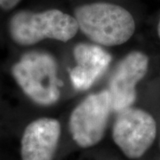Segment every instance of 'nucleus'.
<instances>
[{
    "mask_svg": "<svg viewBox=\"0 0 160 160\" xmlns=\"http://www.w3.org/2000/svg\"><path fill=\"white\" fill-rule=\"evenodd\" d=\"M149 57L142 51H132L116 65L109 80L112 109L115 112L133 106L137 99V86L146 77Z\"/></svg>",
    "mask_w": 160,
    "mask_h": 160,
    "instance_id": "423d86ee",
    "label": "nucleus"
},
{
    "mask_svg": "<svg viewBox=\"0 0 160 160\" xmlns=\"http://www.w3.org/2000/svg\"><path fill=\"white\" fill-rule=\"evenodd\" d=\"M21 0H0V8L3 10H11L17 6Z\"/></svg>",
    "mask_w": 160,
    "mask_h": 160,
    "instance_id": "1a4fd4ad",
    "label": "nucleus"
},
{
    "mask_svg": "<svg viewBox=\"0 0 160 160\" xmlns=\"http://www.w3.org/2000/svg\"><path fill=\"white\" fill-rule=\"evenodd\" d=\"M74 17L78 29L93 44L101 46H121L135 33L134 18L123 6L97 2L77 7Z\"/></svg>",
    "mask_w": 160,
    "mask_h": 160,
    "instance_id": "f257e3e1",
    "label": "nucleus"
},
{
    "mask_svg": "<svg viewBox=\"0 0 160 160\" xmlns=\"http://www.w3.org/2000/svg\"><path fill=\"white\" fill-rule=\"evenodd\" d=\"M158 133L157 121L149 111L132 106L117 113L112 139L121 152L130 159H138L153 145Z\"/></svg>",
    "mask_w": 160,
    "mask_h": 160,
    "instance_id": "39448f33",
    "label": "nucleus"
},
{
    "mask_svg": "<svg viewBox=\"0 0 160 160\" xmlns=\"http://www.w3.org/2000/svg\"><path fill=\"white\" fill-rule=\"evenodd\" d=\"M11 73L24 94L38 105L50 106L61 97L57 64L48 52H26L12 66Z\"/></svg>",
    "mask_w": 160,
    "mask_h": 160,
    "instance_id": "7ed1b4c3",
    "label": "nucleus"
},
{
    "mask_svg": "<svg viewBox=\"0 0 160 160\" xmlns=\"http://www.w3.org/2000/svg\"><path fill=\"white\" fill-rule=\"evenodd\" d=\"M113 111L108 89L92 92L80 102L69 118V133L82 149L96 146L102 141Z\"/></svg>",
    "mask_w": 160,
    "mask_h": 160,
    "instance_id": "20e7f679",
    "label": "nucleus"
},
{
    "mask_svg": "<svg viewBox=\"0 0 160 160\" xmlns=\"http://www.w3.org/2000/svg\"><path fill=\"white\" fill-rule=\"evenodd\" d=\"M8 29L12 40L22 46H33L46 39L68 42L79 31L74 16L59 9L17 12L10 19Z\"/></svg>",
    "mask_w": 160,
    "mask_h": 160,
    "instance_id": "f03ea898",
    "label": "nucleus"
},
{
    "mask_svg": "<svg viewBox=\"0 0 160 160\" xmlns=\"http://www.w3.org/2000/svg\"><path fill=\"white\" fill-rule=\"evenodd\" d=\"M157 31H158V38H159V39H160V16H159V20H158V22Z\"/></svg>",
    "mask_w": 160,
    "mask_h": 160,
    "instance_id": "9d476101",
    "label": "nucleus"
},
{
    "mask_svg": "<svg viewBox=\"0 0 160 160\" xmlns=\"http://www.w3.org/2000/svg\"><path fill=\"white\" fill-rule=\"evenodd\" d=\"M62 126L52 118H40L29 123L21 140L22 160H53L60 139Z\"/></svg>",
    "mask_w": 160,
    "mask_h": 160,
    "instance_id": "0eeeda50",
    "label": "nucleus"
},
{
    "mask_svg": "<svg viewBox=\"0 0 160 160\" xmlns=\"http://www.w3.org/2000/svg\"><path fill=\"white\" fill-rule=\"evenodd\" d=\"M77 66L70 71V78L78 90H86L102 74L111 57L98 45L80 43L75 46Z\"/></svg>",
    "mask_w": 160,
    "mask_h": 160,
    "instance_id": "6e6552de",
    "label": "nucleus"
}]
</instances>
